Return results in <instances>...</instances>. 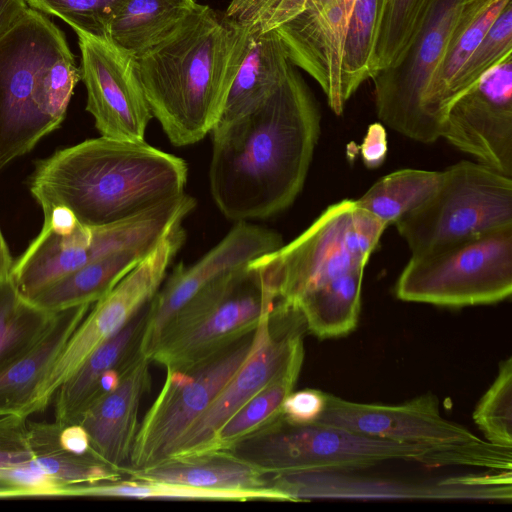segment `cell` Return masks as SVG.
<instances>
[{
	"mask_svg": "<svg viewBox=\"0 0 512 512\" xmlns=\"http://www.w3.org/2000/svg\"><path fill=\"white\" fill-rule=\"evenodd\" d=\"M148 304L143 306L114 336L99 346L56 391L55 422L74 425L98 398L99 381L112 369L123 370L139 354Z\"/></svg>",
	"mask_w": 512,
	"mask_h": 512,
	"instance_id": "obj_24",
	"label": "cell"
},
{
	"mask_svg": "<svg viewBox=\"0 0 512 512\" xmlns=\"http://www.w3.org/2000/svg\"><path fill=\"white\" fill-rule=\"evenodd\" d=\"M386 226L355 200L327 207L297 238L248 265L284 306L295 309L309 293L365 269Z\"/></svg>",
	"mask_w": 512,
	"mask_h": 512,
	"instance_id": "obj_6",
	"label": "cell"
},
{
	"mask_svg": "<svg viewBox=\"0 0 512 512\" xmlns=\"http://www.w3.org/2000/svg\"><path fill=\"white\" fill-rule=\"evenodd\" d=\"M440 138L512 177V54L449 106Z\"/></svg>",
	"mask_w": 512,
	"mask_h": 512,
	"instance_id": "obj_17",
	"label": "cell"
},
{
	"mask_svg": "<svg viewBox=\"0 0 512 512\" xmlns=\"http://www.w3.org/2000/svg\"><path fill=\"white\" fill-rule=\"evenodd\" d=\"M281 236L270 229L239 221L200 260L179 264L148 304L139 352L150 360L156 343L170 320L199 291L219 276L279 249Z\"/></svg>",
	"mask_w": 512,
	"mask_h": 512,
	"instance_id": "obj_20",
	"label": "cell"
},
{
	"mask_svg": "<svg viewBox=\"0 0 512 512\" xmlns=\"http://www.w3.org/2000/svg\"><path fill=\"white\" fill-rule=\"evenodd\" d=\"M384 0H355L340 66L341 94L347 101L373 76L372 59Z\"/></svg>",
	"mask_w": 512,
	"mask_h": 512,
	"instance_id": "obj_35",
	"label": "cell"
},
{
	"mask_svg": "<svg viewBox=\"0 0 512 512\" xmlns=\"http://www.w3.org/2000/svg\"><path fill=\"white\" fill-rule=\"evenodd\" d=\"M355 0H308L304 9L276 28L291 62L322 88L332 111L340 115V66L344 39Z\"/></svg>",
	"mask_w": 512,
	"mask_h": 512,
	"instance_id": "obj_21",
	"label": "cell"
},
{
	"mask_svg": "<svg viewBox=\"0 0 512 512\" xmlns=\"http://www.w3.org/2000/svg\"><path fill=\"white\" fill-rule=\"evenodd\" d=\"M81 51L86 110L103 137L144 141L153 117L136 71V58L109 36L75 31Z\"/></svg>",
	"mask_w": 512,
	"mask_h": 512,
	"instance_id": "obj_15",
	"label": "cell"
},
{
	"mask_svg": "<svg viewBox=\"0 0 512 512\" xmlns=\"http://www.w3.org/2000/svg\"><path fill=\"white\" fill-rule=\"evenodd\" d=\"M91 307L80 305L57 312L43 337L0 371V416L27 417L26 411L38 385Z\"/></svg>",
	"mask_w": 512,
	"mask_h": 512,
	"instance_id": "obj_27",
	"label": "cell"
},
{
	"mask_svg": "<svg viewBox=\"0 0 512 512\" xmlns=\"http://www.w3.org/2000/svg\"><path fill=\"white\" fill-rule=\"evenodd\" d=\"M13 259L0 229V283L10 279Z\"/></svg>",
	"mask_w": 512,
	"mask_h": 512,
	"instance_id": "obj_45",
	"label": "cell"
},
{
	"mask_svg": "<svg viewBox=\"0 0 512 512\" xmlns=\"http://www.w3.org/2000/svg\"><path fill=\"white\" fill-rule=\"evenodd\" d=\"M394 225L412 255L512 226V178L460 161L443 170L435 192Z\"/></svg>",
	"mask_w": 512,
	"mask_h": 512,
	"instance_id": "obj_8",
	"label": "cell"
},
{
	"mask_svg": "<svg viewBox=\"0 0 512 512\" xmlns=\"http://www.w3.org/2000/svg\"><path fill=\"white\" fill-rule=\"evenodd\" d=\"M511 480V470L449 477L435 484L358 477L349 475L348 472H305L277 474L274 477V486L287 494L293 502L315 498L511 502Z\"/></svg>",
	"mask_w": 512,
	"mask_h": 512,
	"instance_id": "obj_16",
	"label": "cell"
},
{
	"mask_svg": "<svg viewBox=\"0 0 512 512\" xmlns=\"http://www.w3.org/2000/svg\"><path fill=\"white\" fill-rule=\"evenodd\" d=\"M316 101L295 67L250 113L212 134V198L234 221L264 219L288 208L303 188L320 133Z\"/></svg>",
	"mask_w": 512,
	"mask_h": 512,
	"instance_id": "obj_1",
	"label": "cell"
},
{
	"mask_svg": "<svg viewBox=\"0 0 512 512\" xmlns=\"http://www.w3.org/2000/svg\"><path fill=\"white\" fill-rule=\"evenodd\" d=\"M510 2L512 0H466L463 4L423 97L422 110L432 143L440 138L450 90L457 74Z\"/></svg>",
	"mask_w": 512,
	"mask_h": 512,
	"instance_id": "obj_23",
	"label": "cell"
},
{
	"mask_svg": "<svg viewBox=\"0 0 512 512\" xmlns=\"http://www.w3.org/2000/svg\"><path fill=\"white\" fill-rule=\"evenodd\" d=\"M185 239L182 222L174 224L148 255L92 305L38 385L26 411L28 417L44 411L83 362L152 300Z\"/></svg>",
	"mask_w": 512,
	"mask_h": 512,
	"instance_id": "obj_11",
	"label": "cell"
},
{
	"mask_svg": "<svg viewBox=\"0 0 512 512\" xmlns=\"http://www.w3.org/2000/svg\"><path fill=\"white\" fill-rule=\"evenodd\" d=\"M159 241L146 242L98 258L50 283L28 300L52 313L93 305L109 293Z\"/></svg>",
	"mask_w": 512,
	"mask_h": 512,
	"instance_id": "obj_28",
	"label": "cell"
},
{
	"mask_svg": "<svg viewBox=\"0 0 512 512\" xmlns=\"http://www.w3.org/2000/svg\"><path fill=\"white\" fill-rule=\"evenodd\" d=\"M364 270L349 272L303 297L295 306L306 330L319 339L342 337L358 323Z\"/></svg>",
	"mask_w": 512,
	"mask_h": 512,
	"instance_id": "obj_30",
	"label": "cell"
},
{
	"mask_svg": "<svg viewBox=\"0 0 512 512\" xmlns=\"http://www.w3.org/2000/svg\"><path fill=\"white\" fill-rule=\"evenodd\" d=\"M28 437L31 459L0 471V484L14 497H52L70 486L122 479V473L93 451L78 424L60 427L55 421H28Z\"/></svg>",
	"mask_w": 512,
	"mask_h": 512,
	"instance_id": "obj_18",
	"label": "cell"
},
{
	"mask_svg": "<svg viewBox=\"0 0 512 512\" xmlns=\"http://www.w3.org/2000/svg\"><path fill=\"white\" fill-rule=\"evenodd\" d=\"M358 434L435 448H459L485 443L469 429L444 418L438 398L423 394L401 404L348 401L327 393L317 421Z\"/></svg>",
	"mask_w": 512,
	"mask_h": 512,
	"instance_id": "obj_19",
	"label": "cell"
},
{
	"mask_svg": "<svg viewBox=\"0 0 512 512\" xmlns=\"http://www.w3.org/2000/svg\"><path fill=\"white\" fill-rule=\"evenodd\" d=\"M150 362L137 354L122 371L117 387L96 400L76 422L86 432L93 451L120 473L129 466L139 405L151 384Z\"/></svg>",
	"mask_w": 512,
	"mask_h": 512,
	"instance_id": "obj_22",
	"label": "cell"
},
{
	"mask_svg": "<svg viewBox=\"0 0 512 512\" xmlns=\"http://www.w3.org/2000/svg\"><path fill=\"white\" fill-rule=\"evenodd\" d=\"M308 0H231L224 12L250 30H274L298 15Z\"/></svg>",
	"mask_w": 512,
	"mask_h": 512,
	"instance_id": "obj_40",
	"label": "cell"
},
{
	"mask_svg": "<svg viewBox=\"0 0 512 512\" xmlns=\"http://www.w3.org/2000/svg\"><path fill=\"white\" fill-rule=\"evenodd\" d=\"M28 8L25 0H0V37Z\"/></svg>",
	"mask_w": 512,
	"mask_h": 512,
	"instance_id": "obj_44",
	"label": "cell"
},
{
	"mask_svg": "<svg viewBox=\"0 0 512 512\" xmlns=\"http://www.w3.org/2000/svg\"><path fill=\"white\" fill-rule=\"evenodd\" d=\"M196 207L182 193L140 214L98 227L77 223L59 231L43 225L41 232L14 261L10 279L26 299L66 274L112 252L159 241Z\"/></svg>",
	"mask_w": 512,
	"mask_h": 512,
	"instance_id": "obj_10",
	"label": "cell"
},
{
	"mask_svg": "<svg viewBox=\"0 0 512 512\" xmlns=\"http://www.w3.org/2000/svg\"><path fill=\"white\" fill-rule=\"evenodd\" d=\"M109 497L131 499H178L210 501L268 500L292 502L285 493L273 488L259 491H221L148 480H117L79 484L60 491L59 496Z\"/></svg>",
	"mask_w": 512,
	"mask_h": 512,
	"instance_id": "obj_31",
	"label": "cell"
},
{
	"mask_svg": "<svg viewBox=\"0 0 512 512\" xmlns=\"http://www.w3.org/2000/svg\"><path fill=\"white\" fill-rule=\"evenodd\" d=\"M197 5L195 0H124L108 36L138 58L169 36Z\"/></svg>",
	"mask_w": 512,
	"mask_h": 512,
	"instance_id": "obj_29",
	"label": "cell"
},
{
	"mask_svg": "<svg viewBox=\"0 0 512 512\" xmlns=\"http://www.w3.org/2000/svg\"><path fill=\"white\" fill-rule=\"evenodd\" d=\"M223 451L265 474L354 472L390 461L430 467L488 468L494 457L486 443L435 448L358 434L319 422L294 425L281 415Z\"/></svg>",
	"mask_w": 512,
	"mask_h": 512,
	"instance_id": "obj_5",
	"label": "cell"
},
{
	"mask_svg": "<svg viewBox=\"0 0 512 512\" xmlns=\"http://www.w3.org/2000/svg\"><path fill=\"white\" fill-rule=\"evenodd\" d=\"M80 80L63 32L29 7L0 37V170L59 127Z\"/></svg>",
	"mask_w": 512,
	"mask_h": 512,
	"instance_id": "obj_4",
	"label": "cell"
},
{
	"mask_svg": "<svg viewBox=\"0 0 512 512\" xmlns=\"http://www.w3.org/2000/svg\"><path fill=\"white\" fill-rule=\"evenodd\" d=\"M256 329L192 365L166 369L165 382L138 428L127 468L149 467L170 457L181 436L247 359Z\"/></svg>",
	"mask_w": 512,
	"mask_h": 512,
	"instance_id": "obj_12",
	"label": "cell"
},
{
	"mask_svg": "<svg viewBox=\"0 0 512 512\" xmlns=\"http://www.w3.org/2000/svg\"><path fill=\"white\" fill-rule=\"evenodd\" d=\"M30 8L53 15L94 36H108L110 23L124 0H25Z\"/></svg>",
	"mask_w": 512,
	"mask_h": 512,
	"instance_id": "obj_39",
	"label": "cell"
},
{
	"mask_svg": "<svg viewBox=\"0 0 512 512\" xmlns=\"http://www.w3.org/2000/svg\"><path fill=\"white\" fill-rule=\"evenodd\" d=\"M473 420L489 443L512 448L511 357L500 363L495 380L475 407Z\"/></svg>",
	"mask_w": 512,
	"mask_h": 512,
	"instance_id": "obj_37",
	"label": "cell"
},
{
	"mask_svg": "<svg viewBox=\"0 0 512 512\" xmlns=\"http://www.w3.org/2000/svg\"><path fill=\"white\" fill-rule=\"evenodd\" d=\"M278 300L248 264L199 291L162 331L150 361L182 369L254 331Z\"/></svg>",
	"mask_w": 512,
	"mask_h": 512,
	"instance_id": "obj_7",
	"label": "cell"
},
{
	"mask_svg": "<svg viewBox=\"0 0 512 512\" xmlns=\"http://www.w3.org/2000/svg\"><path fill=\"white\" fill-rule=\"evenodd\" d=\"M510 54H512V2L501 11L480 44L460 69L450 90L449 106L474 86L487 71Z\"/></svg>",
	"mask_w": 512,
	"mask_h": 512,
	"instance_id": "obj_38",
	"label": "cell"
},
{
	"mask_svg": "<svg viewBox=\"0 0 512 512\" xmlns=\"http://www.w3.org/2000/svg\"><path fill=\"white\" fill-rule=\"evenodd\" d=\"M250 29L208 5L136 58L153 117L175 146L202 140L218 122L245 55Z\"/></svg>",
	"mask_w": 512,
	"mask_h": 512,
	"instance_id": "obj_2",
	"label": "cell"
},
{
	"mask_svg": "<svg viewBox=\"0 0 512 512\" xmlns=\"http://www.w3.org/2000/svg\"><path fill=\"white\" fill-rule=\"evenodd\" d=\"M327 403V393L312 388L291 392L281 406L282 418L294 425L315 423L322 416Z\"/></svg>",
	"mask_w": 512,
	"mask_h": 512,
	"instance_id": "obj_42",
	"label": "cell"
},
{
	"mask_svg": "<svg viewBox=\"0 0 512 512\" xmlns=\"http://www.w3.org/2000/svg\"><path fill=\"white\" fill-rule=\"evenodd\" d=\"M31 457L28 418L16 414L0 416V471L20 466Z\"/></svg>",
	"mask_w": 512,
	"mask_h": 512,
	"instance_id": "obj_41",
	"label": "cell"
},
{
	"mask_svg": "<svg viewBox=\"0 0 512 512\" xmlns=\"http://www.w3.org/2000/svg\"><path fill=\"white\" fill-rule=\"evenodd\" d=\"M303 359L304 354L297 356L285 370L239 408L217 430L204 453L226 450L278 418L284 399L293 391L298 380Z\"/></svg>",
	"mask_w": 512,
	"mask_h": 512,
	"instance_id": "obj_33",
	"label": "cell"
},
{
	"mask_svg": "<svg viewBox=\"0 0 512 512\" xmlns=\"http://www.w3.org/2000/svg\"><path fill=\"white\" fill-rule=\"evenodd\" d=\"M429 2L384 0L373 51V76L401 58L412 42Z\"/></svg>",
	"mask_w": 512,
	"mask_h": 512,
	"instance_id": "obj_36",
	"label": "cell"
},
{
	"mask_svg": "<svg viewBox=\"0 0 512 512\" xmlns=\"http://www.w3.org/2000/svg\"><path fill=\"white\" fill-rule=\"evenodd\" d=\"M56 313L31 303L11 279L0 283V371L43 337Z\"/></svg>",
	"mask_w": 512,
	"mask_h": 512,
	"instance_id": "obj_34",
	"label": "cell"
},
{
	"mask_svg": "<svg viewBox=\"0 0 512 512\" xmlns=\"http://www.w3.org/2000/svg\"><path fill=\"white\" fill-rule=\"evenodd\" d=\"M394 293L402 301L454 308L508 298L512 293V226L412 255Z\"/></svg>",
	"mask_w": 512,
	"mask_h": 512,
	"instance_id": "obj_9",
	"label": "cell"
},
{
	"mask_svg": "<svg viewBox=\"0 0 512 512\" xmlns=\"http://www.w3.org/2000/svg\"><path fill=\"white\" fill-rule=\"evenodd\" d=\"M442 171L401 169L380 178L356 203L386 228L419 207L437 189Z\"/></svg>",
	"mask_w": 512,
	"mask_h": 512,
	"instance_id": "obj_32",
	"label": "cell"
},
{
	"mask_svg": "<svg viewBox=\"0 0 512 512\" xmlns=\"http://www.w3.org/2000/svg\"><path fill=\"white\" fill-rule=\"evenodd\" d=\"M294 67L276 29L250 30L245 55L216 125L230 123L256 109L277 90Z\"/></svg>",
	"mask_w": 512,
	"mask_h": 512,
	"instance_id": "obj_25",
	"label": "cell"
},
{
	"mask_svg": "<svg viewBox=\"0 0 512 512\" xmlns=\"http://www.w3.org/2000/svg\"><path fill=\"white\" fill-rule=\"evenodd\" d=\"M466 0H430L414 38L401 58L372 81L377 116L414 141L432 143L422 103Z\"/></svg>",
	"mask_w": 512,
	"mask_h": 512,
	"instance_id": "obj_13",
	"label": "cell"
},
{
	"mask_svg": "<svg viewBox=\"0 0 512 512\" xmlns=\"http://www.w3.org/2000/svg\"><path fill=\"white\" fill-rule=\"evenodd\" d=\"M188 166L145 141L100 136L40 161L30 192L43 213L72 212L88 227L109 225L184 193Z\"/></svg>",
	"mask_w": 512,
	"mask_h": 512,
	"instance_id": "obj_3",
	"label": "cell"
},
{
	"mask_svg": "<svg viewBox=\"0 0 512 512\" xmlns=\"http://www.w3.org/2000/svg\"><path fill=\"white\" fill-rule=\"evenodd\" d=\"M130 479L180 484L221 491H259L270 488L268 474L226 451L173 458L141 468H126Z\"/></svg>",
	"mask_w": 512,
	"mask_h": 512,
	"instance_id": "obj_26",
	"label": "cell"
},
{
	"mask_svg": "<svg viewBox=\"0 0 512 512\" xmlns=\"http://www.w3.org/2000/svg\"><path fill=\"white\" fill-rule=\"evenodd\" d=\"M387 134L380 123L371 124L361 145V156L368 168H377L382 165L387 155Z\"/></svg>",
	"mask_w": 512,
	"mask_h": 512,
	"instance_id": "obj_43",
	"label": "cell"
},
{
	"mask_svg": "<svg viewBox=\"0 0 512 512\" xmlns=\"http://www.w3.org/2000/svg\"><path fill=\"white\" fill-rule=\"evenodd\" d=\"M305 329L304 319L297 310L277 304L272 312L265 314L257 326L256 343L247 359L181 436L168 459L204 453L217 430L239 408L297 356L304 354Z\"/></svg>",
	"mask_w": 512,
	"mask_h": 512,
	"instance_id": "obj_14",
	"label": "cell"
}]
</instances>
